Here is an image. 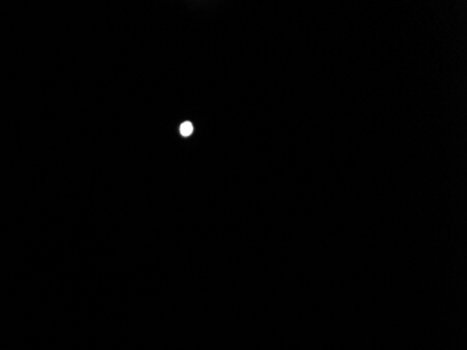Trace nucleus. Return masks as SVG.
I'll return each instance as SVG.
<instances>
[{
    "label": "nucleus",
    "instance_id": "1",
    "mask_svg": "<svg viewBox=\"0 0 467 350\" xmlns=\"http://www.w3.org/2000/svg\"><path fill=\"white\" fill-rule=\"evenodd\" d=\"M179 132H181V134L182 136H190L192 134V132H193V125L190 124V122H185V124H182L181 125V128H179Z\"/></svg>",
    "mask_w": 467,
    "mask_h": 350
}]
</instances>
